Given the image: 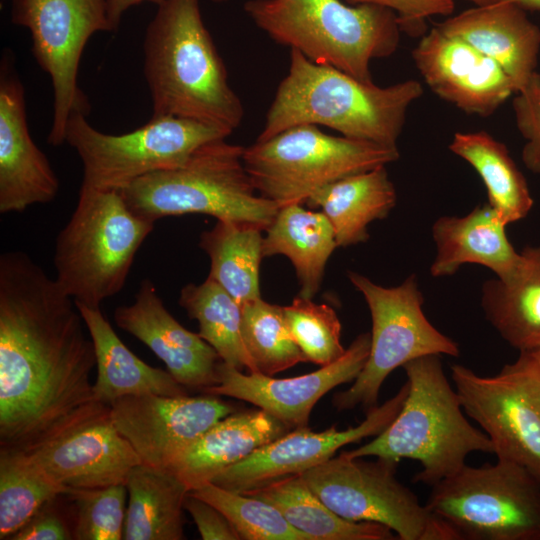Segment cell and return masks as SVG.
Segmentation results:
<instances>
[{
    "mask_svg": "<svg viewBox=\"0 0 540 540\" xmlns=\"http://www.w3.org/2000/svg\"><path fill=\"white\" fill-rule=\"evenodd\" d=\"M72 297L22 251L0 256V449L33 451L109 412Z\"/></svg>",
    "mask_w": 540,
    "mask_h": 540,
    "instance_id": "6da1fadb",
    "label": "cell"
},
{
    "mask_svg": "<svg viewBox=\"0 0 540 540\" xmlns=\"http://www.w3.org/2000/svg\"><path fill=\"white\" fill-rule=\"evenodd\" d=\"M200 0H164L147 26L144 77L152 116L197 120L233 132L244 109L207 30Z\"/></svg>",
    "mask_w": 540,
    "mask_h": 540,
    "instance_id": "7a4b0ae2",
    "label": "cell"
},
{
    "mask_svg": "<svg viewBox=\"0 0 540 540\" xmlns=\"http://www.w3.org/2000/svg\"><path fill=\"white\" fill-rule=\"evenodd\" d=\"M422 94L417 80L380 87L291 50L288 73L277 88L257 140L310 124L348 138L397 146L407 110Z\"/></svg>",
    "mask_w": 540,
    "mask_h": 540,
    "instance_id": "3957f363",
    "label": "cell"
},
{
    "mask_svg": "<svg viewBox=\"0 0 540 540\" xmlns=\"http://www.w3.org/2000/svg\"><path fill=\"white\" fill-rule=\"evenodd\" d=\"M403 369L408 391L398 414L373 440L346 455L417 460L422 469L414 481L433 486L466 465L470 453H493L489 437L466 418L440 355L411 360Z\"/></svg>",
    "mask_w": 540,
    "mask_h": 540,
    "instance_id": "277c9868",
    "label": "cell"
},
{
    "mask_svg": "<svg viewBox=\"0 0 540 540\" xmlns=\"http://www.w3.org/2000/svg\"><path fill=\"white\" fill-rule=\"evenodd\" d=\"M244 10L274 41L364 82H373L371 60L393 54L402 31L392 10L374 4L248 0Z\"/></svg>",
    "mask_w": 540,
    "mask_h": 540,
    "instance_id": "5b68a950",
    "label": "cell"
},
{
    "mask_svg": "<svg viewBox=\"0 0 540 540\" xmlns=\"http://www.w3.org/2000/svg\"><path fill=\"white\" fill-rule=\"evenodd\" d=\"M244 147L226 138L199 147L182 165L142 176L119 193L136 215L156 222L205 214L255 224L264 231L280 206L260 195L245 169Z\"/></svg>",
    "mask_w": 540,
    "mask_h": 540,
    "instance_id": "8992f818",
    "label": "cell"
},
{
    "mask_svg": "<svg viewBox=\"0 0 540 540\" xmlns=\"http://www.w3.org/2000/svg\"><path fill=\"white\" fill-rule=\"evenodd\" d=\"M154 225L132 212L119 191L80 190L76 208L56 238L57 283L76 304L100 308L124 287Z\"/></svg>",
    "mask_w": 540,
    "mask_h": 540,
    "instance_id": "52a82bcc",
    "label": "cell"
},
{
    "mask_svg": "<svg viewBox=\"0 0 540 540\" xmlns=\"http://www.w3.org/2000/svg\"><path fill=\"white\" fill-rule=\"evenodd\" d=\"M399 157L397 146L333 136L303 124L256 140L244 148L243 162L257 192L282 207L304 204L339 179L386 166Z\"/></svg>",
    "mask_w": 540,
    "mask_h": 540,
    "instance_id": "ba28073f",
    "label": "cell"
},
{
    "mask_svg": "<svg viewBox=\"0 0 540 540\" xmlns=\"http://www.w3.org/2000/svg\"><path fill=\"white\" fill-rule=\"evenodd\" d=\"M230 134L214 125L174 116H152L133 131L107 134L94 128L86 113L73 111L64 140L82 163L80 190L119 191L142 176L182 165L202 145Z\"/></svg>",
    "mask_w": 540,
    "mask_h": 540,
    "instance_id": "9c48e42d",
    "label": "cell"
},
{
    "mask_svg": "<svg viewBox=\"0 0 540 540\" xmlns=\"http://www.w3.org/2000/svg\"><path fill=\"white\" fill-rule=\"evenodd\" d=\"M425 506L461 539L540 540V481L512 462L464 465L432 486Z\"/></svg>",
    "mask_w": 540,
    "mask_h": 540,
    "instance_id": "30bf717a",
    "label": "cell"
},
{
    "mask_svg": "<svg viewBox=\"0 0 540 540\" xmlns=\"http://www.w3.org/2000/svg\"><path fill=\"white\" fill-rule=\"evenodd\" d=\"M348 278L369 307L372 331L369 356L362 371L348 389L333 398L338 410L362 406L369 411L376 407L385 379L411 360L427 355H459L457 343L425 316L415 274L394 287L380 286L353 271L348 272Z\"/></svg>",
    "mask_w": 540,
    "mask_h": 540,
    "instance_id": "8fae6325",
    "label": "cell"
},
{
    "mask_svg": "<svg viewBox=\"0 0 540 540\" xmlns=\"http://www.w3.org/2000/svg\"><path fill=\"white\" fill-rule=\"evenodd\" d=\"M397 465L386 458H351L343 451L300 476L331 510L347 520L382 524L400 540L461 539L396 478Z\"/></svg>",
    "mask_w": 540,
    "mask_h": 540,
    "instance_id": "7c38bea8",
    "label": "cell"
},
{
    "mask_svg": "<svg viewBox=\"0 0 540 540\" xmlns=\"http://www.w3.org/2000/svg\"><path fill=\"white\" fill-rule=\"evenodd\" d=\"M11 22L29 30L32 53L51 80L52 124L48 143H65V129L73 111H88L78 86V70L88 40L112 31L106 0H12Z\"/></svg>",
    "mask_w": 540,
    "mask_h": 540,
    "instance_id": "4fadbf2b",
    "label": "cell"
},
{
    "mask_svg": "<svg viewBox=\"0 0 540 540\" xmlns=\"http://www.w3.org/2000/svg\"><path fill=\"white\" fill-rule=\"evenodd\" d=\"M466 415L489 437L497 460L522 466L540 481V376L520 353L493 376L451 366Z\"/></svg>",
    "mask_w": 540,
    "mask_h": 540,
    "instance_id": "5bb4252c",
    "label": "cell"
},
{
    "mask_svg": "<svg viewBox=\"0 0 540 540\" xmlns=\"http://www.w3.org/2000/svg\"><path fill=\"white\" fill-rule=\"evenodd\" d=\"M235 412L217 395H138L116 399L109 416L143 464L169 469L203 433Z\"/></svg>",
    "mask_w": 540,
    "mask_h": 540,
    "instance_id": "9a60e30c",
    "label": "cell"
},
{
    "mask_svg": "<svg viewBox=\"0 0 540 540\" xmlns=\"http://www.w3.org/2000/svg\"><path fill=\"white\" fill-rule=\"evenodd\" d=\"M408 391L407 382L381 406L367 411L357 426L321 432L292 429L258 448L241 461L220 472L211 482L227 490L244 493L273 481L303 472L332 458L345 445L380 434L396 417Z\"/></svg>",
    "mask_w": 540,
    "mask_h": 540,
    "instance_id": "2e32d148",
    "label": "cell"
},
{
    "mask_svg": "<svg viewBox=\"0 0 540 540\" xmlns=\"http://www.w3.org/2000/svg\"><path fill=\"white\" fill-rule=\"evenodd\" d=\"M370 342V333H362L338 360L314 372L292 378L246 374L220 361L217 365V384L203 391L249 402L290 429L307 428L315 404L330 390L353 382L360 374L369 356Z\"/></svg>",
    "mask_w": 540,
    "mask_h": 540,
    "instance_id": "e0dca14e",
    "label": "cell"
},
{
    "mask_svg": "<svg viewBox=\"0 0 540 540\" xmlns=\"http://www.w3.org/2000/svg\"><path fill=\"white\" fill-rule=\"evenodd\" d=\"M412 56L428 87L466 113L488 117L516 93L498 63L436 26L422 36Z\"/></svg>",
    "mask_w": 540,
    "mask_h": 540,
    "instance_id": "ac0fdd59",
    "label": "cell"
},
{
    "mask_svg": "<svg viewBox=\"0 0 540 540\" xmlns=\"http://www.w3.org/2000/svg\"><path fill=\"white\" fill-rule=\"evenodd\" d=\"M8 60H2L0 74L1 214L49 203L59 191L50 162L31 137L24 88Z\"/></svg>",
    "mask_w": 540,
    "mask_h": 540,
    "instance_id": "d6986e66",
    "label": "cell"
},
{
    "mask_svg": "<svg viewBox=\"0 0 540 540\" xmlns=\"http://www.w3.org/2000/svg\"><path fill=\"white\" fill-rule=\"evenodd\" d=\"M114 320L149 347L186 388L204 390L217 384L218 353L170 314L149 279L141 281L132 304L114 310Z\"/></svg>",
    "mask_w": 540,
    "mask_h": 540,
    "instance_id": "ffe728a7",
    "label": "cell"
},
{
    "mask_svg": "<svg viewBox=\"0 0 540 540\" xmlns=\"http://www.w3.org/2000/svg\"><path fill=\"white\" fill-rule=\"evenodd\" d=\"M26 453L52 480L67 489L125 484L131 469L142 463L114 426L109 412Z\"/></svg>",
    "mask_w": 540,
    "mask_h": 540,
    "instance_id": "44dd1931",
    "label": "cell"
},
{
    "mask_svg": "<svg viewBox=\"0 0 540 540\" xmlns=\"http://www.w3.org/2000/svg\"><path fill=\"white\" fill-rule=\"evenodd\" d=\"M435 26L498 63L513 82L516 93L536 71L540 28L514 3L501 0L476 6Z\"/></svg>",
    "mask_w": 540,
    "mask_h": 540,
    "instance_id": "7402d4cb",
    "label": "cell"
},
{
    "mask_svg": "<svg viewBox=\"0 0 540 540\" xmlns=\"http://www.w3.org/2000/svg\"><path fill=\"white\" fill-rule=\"evenodd\" d=\"M506 225L487 203L463 217L442 216L432 225L436 256L430 267L433 277L455 274L462 265H482L501 281L516 272L521 253L508 240Z\"/></svg>",
    "mask_w": 540,
    "mask_h": 540,
    "instance_id": "603a6c76",
    "label": "cell"
},
{
    "mask_svg": "<svg viewBox=\"0 0 540 540\" xmlns=\"http://www.w3.org/2000/svg\"><path fill=\"white\" fill-rule=\"evenodd\" d=\"M291 429L263 409L233 412L224 417L172 463L189 491L211 482L220 472Z\"/></svg>",
    "mask_w": 540,
    "mask_h": 540,
    "instance_id": "cb8c5ba5",
    "label": "cell"
},
{
    "mask_svg": "<svg viewBox=\"0 0 540 540\" xmlns=\"http://www.w3.org/2000/svg\"><path fill=\"white\" fill-rule=\"evenodd\" d=\"M76 305L95 347L97 377L93 391L98 402L109 406L125 396L188 395L187 388L168 370L150 366L138 358L121 341L100 308Z\"/></svg>",
    "mask_w": 540,
    "mask_h": 540,
    "instance_id": "d4e9b609",
    "label": "cell"
},
{
    "mask_svg": "<svg viewBox=\"0 0 540 540\" xmlns=\"http://www.w3.org/2000/svg\"><path fill=\"white\" fill-rule=\"evenodd\" d=\"M397 194L385 166L339 179L314 192L306 204L321 208L329 220L338 247L368 240V226L384 219L394 208Z\"/></svg>",
    "mask_w": 540,
    "mask_h": 540,
    "instance_id": "484cf974",
    "label": "cell"
},
{
    "mask_svg": "<svg viewBox=\"0 0 540 540\" xmlns=\"http://www.w3.org/2000/svg\"><path fill=\"white\" fill-rule=\"evenodd\" d=\"M301 203L279 208L263 237V256L284 255L295 268L299 295L312 299L320 289L328 259L338 247L334 230L323 212Z\"/></svg>",
    "mask_w": 540,
    "mask_h": 540,
    "instance_id": "4316f807",
    "label": "cell"
},
{
    "mask_svg": "<svg viewBox=\"0 0 540 540\" xmlns=\"http://www.w3.org/2000/svg\"><path fill=\"white\" fill-rule=\"evenodd\" d=\"M514 275L482 286L481 306L498 334L520 352L540 344V246H526Z\"/></svg>",
    "mask_w": 540,
    "mask_h": 540,
    "instance_id": "83f0119b",
    "label": "cell"
},
{
    "mask_svg": "<svg viewBox=\"0 0 540 540\" xmlns=\"http://www.w3.org/2000/svg\"><path fill=\"white\" fill-rule=\"evenodd\" d=\"M125 540H182L187 485L172 471L138 464L126 480Z\"/></svg>",
    "mask_w": 540,
    "mask_h": 540,
    "instance_id": "f1b7e54d",
    "label": "cell"
},
{
    "mask_svg": "<svg viewBox=\"0 0 540 540\" xmlns=\"http://www.w3.org/2000/svg\"><path fill=\"white\" fill-rule=\"evenodd\" d=\"M264 500L310 540H391L394 532L379 523L354 522L331 510L304 482L300 474L244 492Z\"/></svg>",
    "mask_w": 540,
    "mask_h": 540,
    "instance_id": "f546056e",
    "label": "cell"
},
{
    "mask_svg": "<svg viewBox=\"0 0 540 540\" xmlns=\"http://www.w3.org/2000/svg\"><path fill=\"white\" fill-rule=\"evenodd\" d=\"M449 150L476 170L486 187L488 204L506 226L528 215L533 199L505 144L485 131L457 132Z\"/></svg>",
    "mask_w": 540,
    "mask_h": 540,
    "instance_id": "4dcf8cb0",
    "label": "cell"
},
{
    "mask_svg": "<svg viewBox=\"0 0 540 540\" xmlns=\"http://www.w3.org/2000/svg\"><path fill=\"white\" fill-rule=\"evenodd\" d=\"M261 227L220 221L200 235L199 247L210 259L209 277L243 304L261 298L259 271L263 256Z\"/></svg>",
    "mask_w": 540,
    "mask_h": 540,
    "instance_id": "1f68e13d",
    "label": "cell"
},
{
    "mask_svg": "<svg viewBox=\"0 0 540 540\" xmlns=\"http://www.w3.org/2000/svg\"><path fill=\"white\" fill-rule=\"evenodd\" d=\"M179 305L199 324V335L218 353L222 362L240 371L257 373L242 338V309L214 279L185 285Z\"/></svg>",
    "mask_w": 540,
    "mask_h": 540,
    "instance_id": "d6a6232c",
    "label": "cell"
},
{
    "mask_svg": "<svg viewBox=\"0 0 540 540\" xmlns=\"http://www.w3.org/2000/svg\"><path fill=\"white\" fill-rule=\"evenodd\" d=\"M68 490L26 452L0 449V539H10L45 503Z\"/></svg>",
    "mask_w": 540,
    "mask_h": 540,
    "instance_id": "836d02e7",
    "label": "cell"
},
{
    "mask_svg": "<svg viewBox=\"0 0 540 540\" xmlns=\"http://www.w3.org/2000/svg\"><path fill=\"white\" fill-rule=\"evenodd\" d=\"M241 309L242 338L257 373L273 376L307 361L289 330L283 307L258 298Z\"/></svg>",
    "mask_w": 540,
    "mask_h": 540,
    "instance_id": "e575fe53",
    "label": "cell"
},
{
    "mask_svg": "<svg viewBox=\"0 0 540 540\" xmlns=\"http://www.w3.org/2000/svg\"><path fill=\"white\" fill-rule=\"evenodd\" d=\"M220 510L243 540H310L294 528L274 505L212 482L189 491Z\"/></svg>",
    "mask_w": 540,
    "mask_h": 540,
    "instance_id": "d590c367",
    "label": "cell"
},
{
    "mask_svg": "<svg viewBox=\"0 0 540 540\" xmlns=\"http://www.w3.org/2000/svg\"><path fill=\"white\" fill-rule=\"evenodd\" d=\"M283 310L289 330L307 361L324 366L345 353L341 323L333 308L297 296Z\"/></svg>",
    "mask_w": 540,
    "mask_h": 540,
    "instance_id": "8d00e7d4",
    "label": "cell"
},
{
    "mask_svg": "<svg viewBox=\"0 0 540 540\" xmlns=\"http://www.w3.org/2000/svg\"><path fill=\"white\" fill-rule=\"evenodd\" d=\"M127 494L125 484L69 489L65 495L72 504L74 539H123Z\"/></svg>",
    "mask_w": 540,
    "mask_h": 540,
    "instance_id": "74e56055",
    "label": "cell"
},
{
    "mask_svg": "<svg viewBox=\"0 0 540 540\" xmlns=\"http://www.w3.org/2000/svg\"><path fill=\"white\" fill-rule=\"evenodd\" d=\"M513 100L516 125L526 140L522 161L540 174V74L534 72Z\"/></svg>",
    "mask_w": 540,
    "mask_h": 540,
    "instance_id": "f35d334b",
    "label": "cell"
},
{
    "mask_svg": "<svg viewBox=\"0 0 540 540\" xmlns=\"http://www.w3.org/2000/svg\"><path fill=\"white\" fill-rule=\"evenodd\" d=\"M349 4H374L392 10L398 17L401 30L420 35L425 21L432 16H447L454 10L453 0H343Z\"/></svg>",
    "mask_w": 540,
    "mask_h": 540,
    "instance_id": "ab89813d",
    "label": "cell"
},
{
    "mask_svg": "<svg viewBox=\"0 0 540 540\" xmlns=\"http://www.w3.org/2000/svg\"><path fill=\"white\" fill-rule=\"evenodd\" d=\"M60 496V495H59ZM59 496L53 498L10 539L11 540H71L74 539L73 524L57 504Z\"/></svg>",
    "mask_w": 540,
    "mask_h": 540,
    "instance_id": "60d3db41",
    "label": "cell"
},
{
    "mask_svg": "<svg viewBox=\"0 0 540 540\" xmlns=\"http://www.w3.org/2000/svg\"><path fill=\"white\" fill-rule=\"evenodd\" d=\"M184 509L192 516L203 540H241L227 517L208 502L188 493Z\"/></svg>",
    "mask_w": 540,
    "mask_h": 540,
    "instance_id": "b9f144b4",
    "label": "cell"
},
{
    "mask_svg": "<svg viewBox=\"0 0 540 540\" xmlns=\"http://www.w3.org/2000/svg\"><path fill=\"white\" fill-rule=\"evenodd\" d=\"M107 1V14L111 25L112 31H115L126 11L136 5L144 2H150L160 5L164 0H106Z\"/></svg>",
    "mask_w": 540,
    "mask_h": 540,
    "instance_id": "7bdbcfd3",
    "label": "cell"
},
{
    "mask_svg": "<svg viewBox=\"0 0 540 540\" xmlns=\"http://www.w3.org/2000/svg\"><path fill=\"white\" fill-rule=\"evenodd\" d=\"M520 353L524 354L528 358L540 376V344L528 350L521 351Z\"/></svg>",
    "mask_w": 540,
    "mask_h": 540,
    "instance_id": "ee69618b",
    "label": "cell"
},
{
    "mask_svg": "<svg viewBox=\"0 0 540 540\" xmlns=\"http://www.w3.org/2000/svg\"><path fill=\"white\" fill-rule=\"evenodd\" d=\"M516 4L522 9L531 11H540V0H502Z\"/></svg>",
    "mask_w": 540,
    "mask_h": 540,
    "instance_id": "f6af8a7d",
    "label": "cell"
},
{
    "mask_svg": "<svg viewBox=\"0 0 540 540\" xmlns=\"http://www.w3.org/2000/svg\"><path fill=\"white\" fill-rule=\"evenodd\" d=\"M472 3H474L476 6H485V5H491L494 3H497L501 0H468Z\"/></svg>",
    "mask_w": 540,
    "mask_h": 540,
    "instance_id": "bcb514c9",
    "label": "cell"
},
{
    "mask_svg": "<svg viewBox=\"0 0 540 540\" xmlns=\"http://www.w3.org/2000/svg\"><path fill=\"white\" fill-rule=\"evenodd\" d=\"M214 1H221V0H214Z\"/></svg>",
    "mask_w": 540,
    "mask_h": 540,
    "instance_id": "7dc6e473",
    "label": "cell"
}]
</instances>
